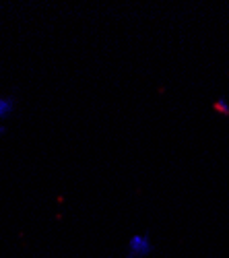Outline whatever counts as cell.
Returning <instances> with one entry per match:
<instances>
[{"label":"cell","instance_id":"1","mask_svg":"<svg viewBox=\"0 0 229 258\" xmlns=\"http://www.w3.org/2000/svg\"><path fill=\"white\" fill-rule=\"evenodd\" d=\"M155 252V244L149 231L134 233L126 244V258H149Z\"/></svg>","mask_w":229,"mask_h":258},{"label":"cell","instance_id":"2","mask_svg":"<svg viewBox=\"0 0 229 258\" xmlns=\"http://www.w3.org/2000/svg\"><path fill=\"white\" fill-rule=\"evenodd\" d=\"M213 110L217 112V114H223V116H229V99L227 97H217L215 101H213Z\"/></svg>","mask_w":229,"mask_h":258},{"label":"cell","instance_id":"3","mask_svg":"<svg viewBox=\"0 0 229 258\" xmlns=\"http://www.w3.org/2000/svg\"><path fill=\"white\" fill-rule=\"evenodd\" d=\"M11 110H13V101H11V99H5V97H0V118H5Z\"/></svg>","mask_w":229,"mask_h":258}]
</instances>
